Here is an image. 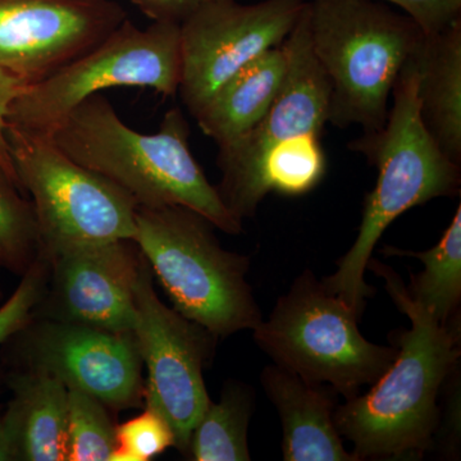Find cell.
I'll return each mask as SVG.
<instances>
[{"label":"cell","instance_id":"obj_15","mask_svg":"<svg viewBox=\"0 0 461 461\" xmlns=\"http://www.w3.org/2000/svg\"><path fill=\"white\" fill-rule=\"evenodd\" d=\"M260 382L280 415L285 461H359L346 450L336 429L339 393L332 387L277 364L263 369Z\"/></svg>","mask_w":461,"mask_h":461},{"label":"cell","instance_id":"obj_25","mask_svg":"<svg viewBox=\"0 0 461 461\" xmlns=\"http://www.w3.org/2000/svg\"><path fill=\"white\" fill-rule=\"evenodd\" d=\"M395 5L426 35L442 32L461 18V0H381Z\"/></svg>","mask_w":461,"mask_h":461},{"label":"cell","instance_id":"obj_24","mask_svg":"<svg viewBox=\"0 0 461 461\" xmlns=\"http://www.w3.org/2000/svg\"><path fill=\"white\" fill-rule=\"evenodd\" d=\"M50 264L44 257L38 256L23 275L14 295L0 306V345L7 342L25 329L32 320V312L41 305L47 293Z\"/></svg>","mask_w":461,"mask_h":461},{"label":"cell","instance_id":"obj_19","mask_svg":"<svg viewBox=\"0 0 461 461\" xmlns=\"http://www.w3.org/2000/svg\"><path fill=\"white\" fill-rule=\"evenodd\" d=\"M386 256L412 257L423 263L420 275L412 276L408 295L432 320L446 324L456 318L461 300V205L435 247L426 251L384 247Z\"/></svg>","mask_w":461,"mask_h":461},{"label":"cell","instance_id":"obj_18","mask_svg":"<svg viewBox=\"0 0 461 461\" xmlns=\"http://www.w3.org/2000/svg\"><path fill=\"white\" fill-rule=\"evenodd\" d=\"M287 63L282 42L240 69L196 114L203 133L221 147L250 131L271 107Z\"/></svg>","mask_w":461,"mask_h":461},{"label":"cell","instance_id":"obj_14","mask_svg":"<svg viewBox=\"0 0 461 461\" xmlns=\"http://www.w3.org/2000/svg\"><path fill=\"white\" fill-rule=\"evenodd\" d=\"M141 262L132 240L85 245L51 258V318L132 332Z\"/></svg>","mask_w":461,"mask_h":461},{"label":"cell","instance_id":"obj_23","mask_svg":"<svg viewBox=\"0 0 461 461\" xmlns=\"http://www.w3.org/2000/svg\"><path fill=\"white\" fill-rule=\"evenodd\" d=\"M115 441L111 461H149L176 445L165 418L149 408L115 427Z\"/></svg>","mask_w":461,"mask_h":461},{"label":"cell","instance_id":"obj_3","mask_svg":"<svg viewBox=\"0 0 461 461\" xmlns=\"http://www.w3.org/2000/svg\"><path fill=\"white\" fill-rule=\"evenodd\" d=\"M417 86L411 56L393 86V104L384 126L364 132L348 144L377 168L378 178L364 199L362 223L353 247L339 260L338 271L321 282L360 318L366 300L375 295L364 273L387 227L414 206L460 194L461 167L442 153L421 122Z\"/></svg>","mask_w":461,"mask_h":461},{"label":"cell","instance_id":"obj_28","mask_svg":"<svg viewBox=\"0 0 461 461\" xmlns=\"http://www.w3.org/2000/svg\"><path fill=\"white\" fill-rule=\"evenodd\" d=\"M7 444H5V432H3L2 415H0V461H9Z\"/></svg>","mask_w":461,"mask_h":461},{"label":"cell","instance_id":"obj_21","mask_svg":"<svg viewBox=\"0 0 461 461\" xmlns=\"http://www.w3.org/2000/svg\"><path fill=\"white\" fill-rule=\"evenodd\" d=\"M39 256V232L32 202L0 169V266L23 275Z\"/></svg>","mask_w":461,"mask_h":461},{"label":"cell","instance_id":"obj_16","mask_svg":"<svg viewBox=\"0 0 461 461\" xmlns=\"http://www.w3.org/2000/svg\"><path fill=\"white\" fill-rule=\"evenodd\" d=\"M12 391L2 415L9 459L66 461L68 387L36 369L11 373Z\"/></svg>","mask_w":461,"mask_h":461},{"label":"cell","instance_id":"obj_6","mask_svg":"<svg viewBox=\"0 0 461 461\" xmlns=\"http://www.w3.org/2000/svg\"><path fill=\"white\" fill-rule=\"evenodd\" d=\"M359 315L304 271L280 296L268 320L253 330L257 345L277 366L315 384H329L346 400L375 384L395 360V345L368 341Z\"/></svg>","mask_w":461,"mask_h":461},{"label":"cell","instance_id":"obj_9","mask_svg":"<svg viewBox=\"0 0 461 461\" xmlns=\"http://www.w3.org/2000/svg\"><path fill=\"white\" fill-rule=\"evenodd\" d=\"M132 333L147 366V408L165 418L175 447L186 454L191 433L212 402L203 371L218 338L159 299L144 257L135 287Z\"/></svg>","mask_w":461,"mask_h":461},{"label":"cell","instance_id":"obj_2","mask_svg":"<svg viewBox=\"0 0 461 461\" xmlns=\"http://www.w3.org/2000/svg\"><path fill=\"white\" fill-rule=\"evenodd\" d=\"M45 136L78 165L118 185L139 206H186L223 232H242V222L230 213L191 153L190 127L181 108L167 112L159 131L141 133L95 94Z\"/></svg>","mask_w":461,"mask_h":461},{"label":"cell","instance_id":"obj_1","mask_svg":"<svg viewBox=\"0 0 461 461\" xmlns=\"http://www.w3.org/2000/svg\"><path fill=\"white\" fill-rule=\"evenodd\" d=\"M386 281L393 303L411 321L396 333L395 360L366 395L346 400L333 420L339 435L354 445L357 460L420 459L432 447L441 424L438 396L460 357V323H438L412 303L391 267L369 260Z\"/></svg>","mask_w":461,"mask_h":461},{"label":"cell","instance_id":"obj_26","mask_svg":"<svg viewBox=\"0 0 461 461\" xmlns=\"http://www.w3.org/2000/svg\"><path fill=\"white\" fill-rule=\"evenodd\" d=\"M27 87L25 81L21 80L16 75L11 74L7 69L0 67V169L5 172L9 180L18 185L16 172L9 154L7 139V115L12 103ZM21 190V189H20Z\"/></svg>","mask_w":461,"mask_h":461},{"label":"cell","instance_id":"obj_13","mask_svg":"<svg viewBox=\"0 0 461 461\" xmlns=\"http://www.w3.org/2000/svg\"><path fill=\"white\" fill-rule=\"evenodd\" d=\"M284 45L286 75L268 112L250 131L218 147L222 180L215 187L229 212L269 148L303 133L321 135L329 123L330 81L312 48L306 3Z\"/></svg>","mask_w":461,"mask_h":461},{"label":"cell","instance_id":"obj_5","mask_svg":"<svg viewBox=\"0 0 461 461\" xmlns=\"http://www.w3.org/2000/svg\"><path fill=\"white\" fill-rule=\"evenodd\" d=\"M204 215L182 205L138 206L132 241L172 308L227 338L263 321L247 280L250 259L226 250Z\"/></svg>","mask_w":461,"mask_h":461},{"label":"cell","instance_id":"obj_12","mask_svg":"<svg viewBox=\"0 0 461 461\" xmlns=\"http://www.w3.org/2000/svg\"><path fill=\"white\" fill-rule=\"evenodd\" d=\"M114 0H0V67L39 83L127 20Z\"/></svg>","mask_w":461,"mask_h":461},{"label":"cell","instance_id":"obj_4","mask_svg":"<svg viewBox=\"0 0 461 461\" xmlns=\"http://www.w3.org/2000/svg\"><path fill=\"white\" fill-rule=\"evenodd\" d=\"M312 48L330 81L329 122L378 131L400 72L424 33L381 0L306 2Z\"/></svg>","mask_w":461,"mask_h":461},{"label":"cell","instance_id":"obj_11","mask_svg":"<svg viewBox=\"0 0 461 461\" xmlns=\"http://www.w3.org/2000/svg\"><path fill=\"white\" fill-rule=\"evenodd\" d=\"M23 368L59 379L109 409L135 408L144 399L142 360L132 332L45 320L17 332Z\"/></svg>","mask_w":461,"mask_h":461},{"label":"cell","instance_id":"obj_29","mask_svg":"<svg viewBox=\"0 0 461 461\" xmlns=\"http://www.w3.org/2000/svg\"><path fill=\"white\" fill-rule=\"evenodd\" d=\"M0 267H2V266H0Z\"/></svg>","mask_w":461,"mask_h":461},{"label":"cell","instance_id":"obj_17","mask_svg":"<svg viewBox=\"0 0 461 461\" xmlns=\"http://www.w3.org/2000/svg\"><path fill=\"white\" fill-rule=\"evenodd\" d=\"M412 59L421 122L442 153L461 167V18L424 35Z\"/></svg>","mask_w":461,"mask_h":461},{"label":"cell","instance_id":"obj_10","mask_svg":"<svg viewBox=\"0 0 461 461\" xmlns=\"http://www.w3.org/2000/svg\"><path fill=\"white\" fill-rule=\"evenodd\" d=\"M305 0H223L200 9L181 25L178 94L194 118L221 87L258 57L280 47L293 32Z\"/></svg>","mask_w":461,"mask_h":461},{"label":"cell","instance_id":"obj_22","mask_svg":"<svg viewBox=\"0 0 461 461\" xmlns=\"http://www.w3.org/2000/svg\"><path fill=\"white\" fill-rule=\"evenodd\" d=\"M108 409L95 397L68 387L66 461H111L117 441Z\"/></svg>","mask_w":461,"mask_h":461},{"label":"cell","instance_id":"obj_8","mask_svg":"<svg viewBox=\"0 0 461 461\" xmlns=\"http://www.w3.org/2000/svg\"><path fill=\"white\" fill-rule=\"evenodd\" d=\"M182 77L181 26L153 23L139 29L126 21L105 41L12 103L7 123L48 135L80 103L112 87H149L178 94Z\"/></svg>","mask_w":461,"mask_h":461},{"label":"cell","instance_id":"obj_20","mask_svg":"<svg viewBox=\"0 0 461 461\" xmlns=\"http://www.w3.org/2000/svg\"><path fill=\"white\" fill-rule=\"evenodd\" d=\"M256 408V391L241 382L224 384L218 402H211L191 433L187 456L195 461L251 459L248 429Z\"/></svg>","mask_w":461,"mask_h":461},{"label":"cell","instance_id":"obj_27","mask_svg":"<svg viewBox=\"0 0 461 461\" xmlns=\"http://www.w3.org/2000/svg\"><path fill=\"white\" fill-rule=\"evenodd\" d=\"M132 5L151 23H175L181 26L200 9L223 0H131Z\"/></svg>","mask_w":461,"mask_h":461},{"label":"cell","instance_id":"obj_7","mask_svg":"<svg viewBox=\"0 0 461 461\" xmlns=\"http://www.w3.org/2000/svg\"><path fill=\"white\" fill-rule=\"evenodd\" d=\"M21 190L32 196L45 259L85 245L132 240L138 203L98 172L67 157L48 136L7 123Z\"/></svg>","mask_w":461,"mask_h":461}]
</instances>
